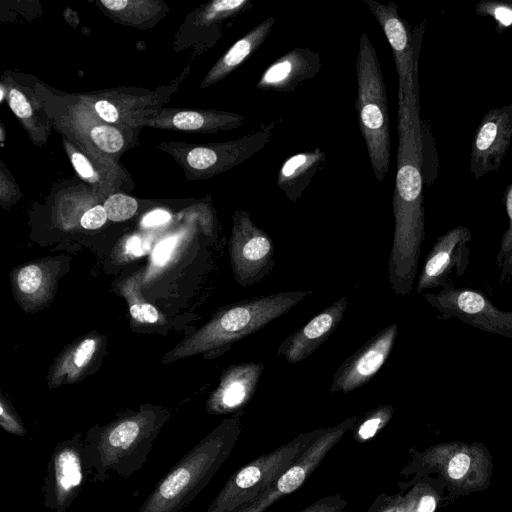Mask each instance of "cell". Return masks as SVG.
Wrapping results in <instances>:
<instances>
[{
  "label": "cell",
  "mask_w": 512,
  "mask_h": 512,
  "mask_svg": "<svg viewBox=\"0 0 512 512\" xmlns=\"http://www.w3.org/2000/svg\"><path fill=\"white\" fill-rule=\"evenodd\" d=\"M397 172L393 195L394 235L388 269L397 275L417 273L425 239L423 138L419 102L398 89Z\"/></svg>",
  "instance_id": "cell-1"
},
{
  "label": "cell",
  "mask_w": 512,
  "mask_h": 512,
  "mask_svg": "<svg viewBox=\"0 0 512 512\" xmlns=\"http://www.w3.org/2000/svg\"><path fill=\"white\" fill-rule=\"evenodd\" d=\"M275 18L270 17L248 31L236 41L218 60L206 76L203 85L208 86L221 80L249 58L269 36Z\"/></svg>",
  "instance_id": "cell-20"
},
{
  "label": "cell",
  "mask_w": 512,
  "mask_h": 512,
  "mask_svg": "<svg viewBox=\"0 0 512 512\" xmlns=\"http://www.w3.org/2000/svg\"><path fill=\"white\" fill-rule=\"evenodd\" d=\"M348 305V297L342 296L321 310L282 341L278 347V355L289 364H296L310 357L340 325Z\"/></svg>",
  "instance_id": "cell-16"
},
{
  "label": "cell",
  "mask_w": 512,
  "mask_h": 512,
  "mask_svg": "<svg viewBox=\"0 0 512 512\" xmlns=\"http://www.w3.org/2000/svg\"><path fill=\"white\" fill-rule=\"evenodd\" d=\"M150 249L149 242L137 235L131 236L126 243V250L129 254L135 257H140L146 254Z\"/></svg>",
  "instance_id": "cell-38"
},
{
  "label": "cell",
  "mask_w": 512,
  "mask_h": 512,
  "mask_svg": "<svg viewBox=\"0 0 512 512\" xmlns=\"http://www.w3.org/2000/svg\"><path fill=\"white\" fill-rule=\"evenodd\" d=\"M97 115L104 121L114 123L119 120V111L114 104L107 100H97L93 104Z\"/></svg>",
  "instance_id": "cell-36"
},
{
  "label": "cell",
  "mask_w": 512,
  "mask_h": 512,
  "mask_svg": "<svg viewBox=\"0 0 512 512\" xmlns=\"http://www.w3.org/2000/svg\"><path fill=\"white\" fill-rule=\"evenodd\" d=\"M96 349V342L93 339H85L75 350L74 365L82 368L87 365Z\"/></svg>",
  "instance_id": "cell-32"
},
{
  "label": "cell",
  "mask_w": 512,
  "mask_h": 512,
  "mask_svg": "<svg viewBox=\"0 0 512 512\" xmlns=\"http://www.w3.org/2000/svg\"><path fill=\"white\" fill-rule=\"evenodd\" d=\"M130 313L133 318L140 322L154 323L159 319L156 308L147 303H137L130 307Z\"/></svg>",
  "instance_id": "cell-33"
},
{
  "label": "cell",
  "mask_w": 512,
  "mask_h": 512,
  "mask_svg": "<svg viewBox=\"0 0 512 512\" xmlns=\"http://www.w3.org/2000/svg\"><path fill=\"white\" fill-rule=\"evenodd\" d=\"M103 207L109 220L119 222L131 218L136 213L138 204L130 196L113 194L107 198Z\"/></svg>",
  "instance_id": "cell-26"
},
{
  "label": "cell",
  "mask_w": 512,
  "mask_h": 512,
  "mask_svg": "<svg viewBox=\"0 0 512 512\" xmlns=\"http://www.w3.org/2000/svg\"><path fill=\"white\" fill-rule=\"evenodd\" d=\"M472 233L458 225L439 236L429 251L416 283L420 294L429 289L453 285L454 278L462 277L470 264Z\"/></svg>",
  "instance_id": "cell-11"
},
{
  "label": "cell",
  "mask_w": 512,
  "mask_h": 512,
  "mask_svg": "<svg viewBox=\"0 0 512 512\" xmlns=\"http://www.w3.org/2000/svg\"><path fill=\"white\" fill-rule=\"evenodd\" d=\"M368 9L381 26L393 52L399 78V90L409 101H419L418 92V56L425 23L421 29L410 30L409 24L400 17L397 4L379 3L375 0H364Z\"/></svg>",
  "instance_id": "cell-7"
},
{
  "label": "cell",
  "mask_w": 512,
  "mask_h": 512,
  "mask_svg": "<svg viewBox=\"0 0 512 512\" xmlns=\"http://www.w3.org/2000/svg\"><path fill=\"white\" fill-rule=\"evenodd\" d=\"M475 11L480 16L493 18L499 33L512 27V0H481Z\"/></svg>",
  "instance_id": "cell-24"
},
{
  "label": "cell",
  "mask_w": 512,
  "mask_h": 512,
  "mask_svg": "<svg viewBox=\"0 0 512 512\" xmlns=\"http://www.w3.org/2000/svg\"><path fill=\"white\" fill-rule=\"evenodd\" d=\"M435 499L431 495H425L421 498L418 506V512H434L435 510Z\"/></svg>",
  "instance_id": "cell-40"
},
{
  "label": "cell",
  "mask_w": 512,
  "mask_h": 512,
  "mask_svg": "<svg viewBox=\"0 0 512 512\" xmlns=\"http://www.w3.org/2000/svg\"><path fill=\"white\" fill-rule=\"evenodd\" d=\"M177 242L176 237H170L160 242L154 249L153 260L157 265H164L169 259Z\"/></svg>",
  "instance_id": "cell-37"
},
{
  "label": "cell",
  "mask_w": 512,
  "mask_h": 512,
  "mask_svg": "<svg viewBox=\"0 0 512 512\" xmlns=\"http://www.w3.org/2000/svg\"><path fill=\"white\" fill-rule=\"evenodd\" d=\"M347 501L342 494L321 497L298 512H344Z\"/></svg>",
  "instance_id": "cell-28"
},
{
  "label": "cell",
  "mask_w": 512,
  "mask_h": 512,
  "mask_svg": "<svg viewBox=\"0 0 512 512\" xmlns=\"http://www.w3.org/2000/svg\"><path fill=\"white\" fill-rule=\"evenodd\" d=\"M170 214L161 209L154 210L148 213L142 220V224L145 227L157 226L164 224L170 220Z\"/></svg>",
  "instance_id": "cell-39"
},
{
  "label": "cell",
  "mask_w": 512,
  "mask_h": 512,
  "mask_svg": "<svg viewBox=\"0 0 512 512\" xmlns=\"http://www.w3.org/2000/svg\"><path fill=\"white\" fill-rule=\"evenodd\" d=\"M274 252L271 237L255 225L246 211H236L229 244L236 281L244 287L259 283L273 269Z\"/></svg>",
  "instance_id": "cell-8"
},
{
  "label": "cell",
  "mask_w": 512,
  "mask_h": 512,
  "mask_svg": "<svg viewBox=\"0 0 512 512\" xmlns=\"http://www.w3.org/2000/svg\"><path fill=\"white\" fill-rule=\"evenodd\" d=\"M326 428L300 433L273 451L240 467L229 477L206 512L243 511L262 496Z\"/></svg>",
  "instance_id": "cell-4"
},
{
  "label": "cell",
  "mask_w": 512,
  "mask_h": 512,
  "mask_svg": "<svg viewBox=\"0 0 512 512\" xmlns=\"http://www.w3.org/2000/svg\"><path fill=\"white\" fill-rule=\"evenodd\" d=\"M240 431V417L224 420L175 465L139 512H178L192 501L228 459Z\"/></svg>",
  "instance_id": "cell-2"
},
{
  "label": "cell",
  "mask_w": 512,
  "mask_h": 512,
  "mask_svg": "<svg viewBox=\"0 0 512 512\" xmlns=\"http://www.w3.org/2000/svg\"><path fill=\"white\" fill-rule=\"evenodd\" d=\"M9 105L14 114L20 119H28L32 115L30 103L25 95L17 89L10 90Z\"/></svg>",
  "instance_id": "cell-30"
},
{
  "label": "cell",
  "mask_w": 512,
  "mask_h": 512,
  "mask_svg": "<svg viewBox=\"0 0 512 512\" xmlns=\"http://www.w3.org/2000/svg\"><path fill=\"white\" fill-rule=\"evenodd\" d=\"M325 162V153L316 148L287 158L280 167L277 187L295 203Z\"/></svg>",
  "instance_id": "cell-19"
},
{
  "label": "cell",
  "mask_w": 512,
  "mask_h": 512,
  "mask_svg": "<svg viewBox=\"0 0 512 512\" xmlns=\"http://www.w3.org/2000/svg\"><path fill=\"white\" fill-rule=\"evenodd\" d=\"M423 297L441 318H455L481 331L512 339V311L499 309L480 290L450 285Z\"/></svg>",
  "instance_id": "cell-6"
},
{
  "label": "cell",
  "mask_w": 512,
  "mask_h": 512,
  "mask_svg": "<svg viewBox=\"0 0 512 512\" xmlns=\"http://www.w3.org/2000/svg\"><path fill=\"white\" fill-rule=\"evenodd\" d=\"M152 445V439L144 435L137 421L126 420L86 448L97 472L104 474L111 470L127 477L143 465Z\"/></svg>",
  "instance_id": "cell-9"
},
{
  "label": "cell",
  "mask_w": 512,
  "mask_h": 512,
  "mask_svg": "<svg viewBox=\"0 0 512 512\" xmlns=\"http://www.w3.org/2000/svg\"><path fill=\"white\" fill-rule=\"evenodd\" d=\"M393 411L391 405H381L360 416L353 428L354 440L364 443L373 439L389 423Z\"/></svg>",
  "instance_id": "cell-22"
},
{
  "label": "cell",
  "mask_w": 512,
  "mask_h": 512,
  "mask_svg": "<svg viewBox=\"0 0 512 512\" xmlns=\"http://www.w3.org/2000/svg\"><path fill=\"white\" fill-rule=\"evenodd\" d=\"M251 6L250 0H216L206 9L205 19L215 21L234 16Z\"/></svg>",
  "instance_id": "cell-27"
},
{
  "label": "cell",
  "mask_w": 512,
  "mask_h": 512,
  "mask_svg": "<svg viewBox=\"0 0 512 512\" xmlns=\"http://www.w3.org/2000/svg\"><path fill=\"white\" fill-rule=\"evenodd\" d=\"M312 290L282 291L241 300L223 309L194 339L197 351L226 350L253 334L312 294Z\"/></svg>",
  "instance_id": "cell-5"
},
{
  "label": "cell",
  "mask_w": 512,
  "mask_h": 512,
  "mask_svg": "<svg viewBox=\"0 0 512 512\" xmlns=\"http://www.w3.org/2000/svg\"><path fill=\"white\" fill-rule=\"evenodd\" d=\"M504 203L508 216V227L502 235L496 256V264L500 270L501 284H505L512 277V182L506 189Z\"/></svg>",
  "instance_id": "cell-23"
},
{
  "label": "cell",
  "mask_w": 512,
  "mask_h": 512,
  "mask_svg": "<svg viewBox=\"0 0 512 512\" xmlns=\"http://www.w3.org/2000/svg\"><path fill=\"white\" fill-rule=\"evenodd\" d=\"M470 462V457L464 453L455 455L449 462V476L455 480L462 478L468 471Z\"/></svg>",
  "instance_id": "cell-34"
},
{
  "label": "cell",
  "mask_w": 512,
  "mask_h": 512,
  "mask_svg": "<svg viewBox=\"0 0 512 512\" xmlns=\"http://www.w3.org/2000/svg\"><path fill=\"white\" fill-rule=\"evenodd\" d=\"M359 418L360 415H354L337 425L327 427L262 496L241 512H264L279 499L300 488L345 433L353 430Z\"/></svg>",
  "instance_id": "cell-10"
},
{
  "label": "cell",
  "mask_w": 512,
  "mask_h": 512,
  "mask_svg": "<svg viewBox=\"0 0 512 512\" xmlns=\"http://www.w3.org/2000/svg\"><path fill=\"white\" fill-rule=\"evenodd\" d=\"M512 140V104L490 109L472 141L470 171L476 179L496 171Z\"/></svg>",
  "instance_id": "cell-13"
},
{
  "label": "cell",
  "mask_w": 512,
  "mask_h": 512,
  "mask_svg": "<svg viewBox=\"0 0 512 512\" xmlns=\"http://www.w3.org/2000/svg\"><path fill=\"white\" fill-rule=\"evenodd\" d=\"M42 278L41 269L36 265H29L20 270L17 283L22 292L32 294L40 288Z\"/></svg>",
  "instance_id": "cell-29"
},
{
  "label": "cell",
  "mask_w": 512,
  "mask_h": 512,
  "mask_svg": "<svg viewBox=\"0 0 512 512\" xmlns=\"http://www.w3.org/2000/svg\"><path fill=\"white\" fill-rule=\"evenodd\" d=\"M84 444L63 443L57 446L47 477L46 506L64 512L75 498L84 479Z\"/></svg>",
  "instance_id": "cell-15"
},
{
  "label": "cell",
  "mask_w": 512,
  "mask_h": 512,
  "mask_svg": "<svg viewBox=\"0 0 512 512\" xmlns=\"http://www.w3.org/2000/svg\"><path fill=\"white\" fill-rule=\"evenodd\" d=\"M89 137L101 151L109 154L119 152L124 145L122 133L109 125H96L92 127Z\"/></svg>",
  "instance_id": "cell-25"
},
{
  "label": "cell",
  "mask_w": 512,
  "mask_h": 512,
  "mask_svg": "<svg viewBox=\"0 0 512 512\" xmlns=\"http://www.w3.org/2000/svg\"><path fill=\"white\" fill-rule=\"evenodd\" d=\"M274 123L239 139L213 146H200L187 154V163L194 170L214 175L244 162L260 152L269 142Z\"/></svg>",
  "instance_id": "cell-14"
},
{
  "label": "cell",
  "mask_w": 512,
  "mask_h": 512,
  "mask_svg": "<svg viewBox=\"0 0 512 512\" xmlns=\"http://www.w3.org/2000/svg\"><path fill=\"white\" fill-rule=\"evenodd\" d=\"M320 54L309 48L296 47L263 72L256 88L273 92H291L314 78L320 69Z\"/></svg>",
  "instance_id": "cell-17"
},
{
  "label": "cell",
  "mask_w": 512,
  "mask_h": 512,
  "mask_svg": "<svg viewBox=\"0 0 512 512\" xmlns=\"http://www.w3.org/2000/svg\"><path fill=\"white\" fill-rule=\"evenodd\" d=\"M263 371V364L256 362L231 366L214 394L213 410L221 413L242 410L253 398Z\"/></svg>",
  "instance_id": "cell-18"
},
{
  "label": "cell",
  "mask_w": 512,
  "mask_h": 512,
  "mask_svg": "<svg viewBox=\"0 0 512 512\" xmlns=\"http://www.w3.org/2000/svg\"><path fill=\"white\" fill-rule=\"evenodd\" d=\"M358 124L365 140L373 173L379 182L386 176L391 160L387 93L375 48L366 32L359 40L356 57Z\"/></svg>",
  "instance_id": "cell-3"
},
{
  "label": "cell",
  "mask_w": 512,
  "mask_h": 512,
  "mask_svg": "<svg viewBox=\"0 0 512 512\" xmlns=\"http://www.w3.org/2000/svg\"><path fill=\"white\" fill-rule=\"evenodd\" d=\"M244 117L231 112L221 111H181L172 118L174 127L190 131H217L240 127Z\"/></svg>",
  "instance_id": "cell-21"
},
{
  "label": "cell",
  "mask_w": 512,
  "mask_h": 512,
  "mask_svg": "<svg viewBox=\"0 0 512 512\" xmlns=\"http://www.w3.org/2000/svg\"><path fill=\"white\" fill-rule=\"evenodd\" d=\"M71 161L78 174L89 181L95 180V172L89 160L82 154L76 151L71 152Z\"/></svg>",
  "instance_id": "cell-35"
},
{
  "label": "cell",
  "mask_w": 512,
  "mask_h": 512,
  "mask_svg": "<svg viewBox=\"0 0 512 512\" xmlns=\"http://www.w3.org/2000/svg\"><path fill=\"white\" fill-rule=\"evenodd\" d=\"M398 334V325L392 323L372 336L335 371L331 393H349L367 384L388 360Z\"/></svg>",
  "instance_id": "cell-12"
},
{
  "label": "cell",
  "mask_w": 512,
  "mask_h": 512,
  "mask_svg": "<svg viewBox=\"0 0 512 512\" xmlns=\"http://www.w3.org/2000/svg\"><path fill=\"white\" fill-rule=\"evenodd\" d=\"M107 214L103 206L97 205L87 210L81 217V226L85 229H97L103 226L107 220Z\"/></svg>",
  "instance_id": "cell-31"
}]
</instances>
